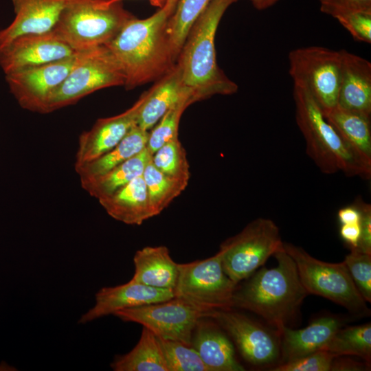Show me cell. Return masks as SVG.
Returning a JSON list of instances; mask_svg holds the SVG:
<instances>
[{
    "mask_svg": "<svg viewBox=\"0 0 371 371\" xmlns=\"http://www.w3.org/2000/svg\"><path fill=\"white\" fill-rule=\"evenodd\" d=\"M170 16L164 7L146 19L134 16L105 45L124 76L126 89L157 80L175 65L166 32Z\"/></svg>",
    "mask_w": 371,
    "mask_h": 371,
    "instance_id": "1",
    "label": "cell"
},
{
    "mask_svg": "<svg viewBox=\"0 0 371 371\" xmlns=\"http://www.w3.org/2000/svg\"><path fill=\"white\" fill-rule=\"evenodd\" d=\"M284 247V246H283ZM278 264L262 267L245 279L234 293L232 308L247 310L261 317L279 335L297 315L308 295L293 258L284 249L274 255Z\"/></svg>",
    "mask_w": 371,
    "mask_h": 371,
    "instance_id": "2",
    "label": "cell"
},
{
    "mask_svg": "<svg viewBox=\"0 0 371 371\" xmlns=\"http://www.w3.org/2000/svg\"><path fill=\"white\" fill-rule=\"evenodd\" d=\"M238 1L212 0L189 31L177 64L183 86L190 93L193 102L237 91V85L217 65L214 38L225 12Z\"/></svg>",
    "mask_w": 371,
    "mask_h": 371,
    "instance_id": "3",
    "label": "cell"
},
{
    "mask_svg": "<svg viewBox=\"0 0 371 371\" xmlns=\"http://www.w3.org/2000/svg\"><path fill=\"white\" fill-rule=\"evenodd\" d=\"M295 120L306 142V152L324 174L339 171L369 179L371 166L365 163L327 121L323 111L302 86L293 84Z\"/></svg>",
    "mask_w": 371,
    "mask_h": 371,
    "instance_id": "4",
    "label": "cell"
},
{
    "mask_svg": "<svg viewBox=\"0 0 371 371\" xmlns=\"http://www.w3.org/2000/svg\"><path fill=\"white\" fill-rule=\"evenodd\" d=\"M133 17L121 2L66 0L52 31L79 52L106 45Z\"/></svg>",
    "mask_w": 371,
    "mask_h": 371,
    "instance_id": "5",
    "label": "cell"
},
{
    "mask_svg": "<svg viewBox=\"0 0 371 371\" xmlns=\"http://www.w3.org/2000/svg\"><path fill=\"white\" fill-rule=\"evenodd\" d=\"M283 246L294 260L300 280L308 294L326 298L357 315L369 314L366 302L344 262H324L311 256L299 246L289 243H284Z\"/></svg>",
    "mask_w": 371,
    "mask_h": 371,
    "instance_id": "6",
    "label": "cell"
},
{
    "mask_svg": "<svg viewBox=\"0 0 371 371\" xmlns=\"http://www.w3.org/2000/svg\"><path fill=\"white\" fill-rule=\"evenodd\" d=\"M124 85V76L105 45L77 52L69 73L49 96L45 113L74 104L98 90Z\"/></svg>",
    "mask_w": 371,
    "mask_h": 371,
    "instance_id": "7",
    "label": "cell"
},
{
    "mask_svg": "<svg viewBox=\"0 0 371 371\" xmlns=\"http://www.w3.org/2000/svg\"><path fill=\"white\" fill-rule=\"evenodd\" d=\"M283 244L280 229L272 220L256 218L220 245L223 269L238 284L282 249Z\"/></svg>",
    "mask_w": 371,
    "mask_h": 371,
    "instance_id": "8",
    "label": "cell"
},
{
    "mask_svg": "<svg viewBox=\"0 0 371 371\" xmlns=\"http://www.w3.org/2000/svg\"><path fill=\"white\" fill-rule=\"evenodd\" d=\"M293 84L306 88L323 113L337 104L341 78V52L320 46L299 47L289 54Z\"/></svg>",
    "mask_w": 371,
    "mask_h": 371,
    "instance_id": "9",
    "label": "cell"
},
{
    "mask_svg": "<svg viewBox=\"0 0 371 371\" xmlns=\"http://www.w3.org/2000/svg\"><path fill=\"white\" fill-rule=\"evenodd\" d=\"M174 297L207 312L232 308L237 284L225 273L218 251L204 260L179 264Z\"/></svg>",
    "mask_w": 371,
    "mask_h": 371,
    "instance_id": "10",
    "label": "cell"
},
{
    "mask_svg": "<svg viewBox=\"0 0 371 371\" xmlns=\"http://www.w3.org/2000/svg\"><path fill=\"white\" fill-rule=\"evenodd\" d=\"M204 311L174 297L158 303L117 311L113 313L124 322L139 324L157 337L191 346L193 331L198 322L209 317Z\"/></svg>",
    "mask_w": 371,
    "mask_h": 371,
    "instance_id": "11",
    "label": "cell"
},
{
    "mask_svg": "<svg viewBox=\"0 0 371 371\" xmlns=\"http://www.w3.org/2000/svg\"><path fill=\"white\" fill-rule=\"evenodd\" d=\"M209 317L232 339L249 363L267 366L280 359V339L273 330H269L232 308L212 310Z\"/></svg>",
    "mask_w": 371,
    "mask_h": 371,
    "instance_id": "12",
    "label": "cell"
},
{
    "mask_svg": "<svg viewBox=\"0 0 371 371\" xmlns=\"http://www.w3.org/2000/svg\"><path fill=\"white\" fill-rule=\"evenodd\" d=\"M77 56L74 55L46 64L5 74L10 90L24 109L45 113L51 94L65 79Z\"/></svg>",
    "mask_w": 371,
    "mask_h": 371,
    "instance_id": "13",
    "label": "cell"
},
{
    "mask_svg": "<svg viewBox=\"0 0 371 371\" xmlns=\"http://www.w3.org/2000/svg\"><path fill=\"white\" fill-rule=\"evenodd\" d=\"M75 52L53 31L20 36L0 49L5 74L63 59Z\"/></svg>",
    "mask_w": 371,
    "mask_h": 371,
    "instance_id": "14",
    "label": "cell"
},
{
    "mask_svg": "<svg viewBox=\"0 0 371 371\" xmlns=\"http://www.w3.org/2000/svg\"><path fill=\"white\" fill-rule=\"evenodd\" d=\"M144 100L142 94L135 104L123 113L100 118L78 138L74 168L90 162L113 148L137 124Z\"/></svg>",
    "mask_w": 371,
    "mask_h": 371,
    "instance_id": "15",
    "label": "cell"
},
{
    "mask_svg": "<svg viewBox=\"0 0 371 371\" xmlns=\"http://www.w3.org/2000/svg\"><path fill=\"white\" fill-rule=\"evenodd\" d=\"M174 297L173 290L151 287L133 280L128 282L100 289L95 294L94 306L78 320L85 324L117 311L166 301Z\"/></svg>",
    "mask_w": 371,
    "mask_h": 371,
    "instance_id": "16",
    "label": "cell"
},
{
    "mask_svg": "<svg viewBox=\"0 0 371 371\" xmlns=\"http://www.w3.org/2000/svg\"><path fill=\"white\" fill-rule=\"evenodd\" d=\"M341 54L339 107L371 117V63L345 49Z\"/></svg>",
    "mask_w": 371,
    "mask_h": 371,
    "instance_id": "17",
    "label": "cell"
},
{
    "mask_svg": "<svg viewBox=\"0 0 371 371\" xmlns=\"http://www.w3.org/2000/svg\"><path fill=\"white\" fill-rule=\"evenodd\" d=\"M66 0H12L15 17L0 30V49L25 34L52 31Z\"/></svg>",
    "mask_w": 371,
    "mask_h": 371,
    "instance_id": "18",
    "label": "cell"
},
{
    "mask_svg": "<svg viewBox=\"0 0 371 371\" xmlns=\"http://www.w3.org/2000/svg\"><path fill=\"white\" fill-rule=\"evenodd\" d=\"M191 346L198 352L210 371H244L236 357L233 344L212 319L203 317L192 336Z\"/></svg>",
    "mask_w": 371,
    "mask_h": 371,
    "instance_id": "19",
    "label": "cell"
},
{
    "mask_svg": "<svg viewBox=\"0 0 371 371\" xmlns=\"http://www.w3.org/2000/svg\"><path fill=\"white\" fill-rule=\"evenodd\" d=\"M344 324L342 318L325 315L301 329L284 328L278 335L281 363L322 350L334 334L344 326Z\"/></svg>",
    "mask_w": 371,
    "mask_h": 371,
    "instance_id": "20",
    "label": "cell"
},
{
    "mask_svg": "<svg viewBox=\"0 0 371 371\" xmlns=\"http://www.w3.org/2000/svg\"><path fill=\"white\" fill-rule=\"evenodd\" d=\"M143 95L137 125L146 131H149L183 97L190 95L192 98L189 91L183 86L181 71L177 63Z\"/></svg>",
    "mask_w": 371,
    "mask_h": 371,
    "instance_id": "21",
    "label": "cell"
},
{
    "mask_svg": "<svg viewBox=\"0 0 371 371\" xmlns=\"http://www.w3.org/2000/svg\"><path fill=\"white\" fill-rule=\"evenodd\" d=\"M98 201L111 217L126 225H140L156 216L142 175Z\"/></svg>",
    "mask_w": 371,
    "mask_h": 371,
    "instance_id": "22",
    "label": "cell"
},
{
    "mask_svg": "<svg viewBox=\"0 0 371 371\" xmlns=\"http://www.w3.org/2000/svg\"><path fill=\"white\" fill-rule=\"evenodd\" d=\"M134 275L131 280L157 289L174 290L179 274V263L170 256L167 247L147 246L133 257Z\"/></svg>",
    "mask_w": 371,
    "mask_h": 371,
    "instance_id": "23",
    "label": "cell"
},
{
    "mask_svg": "<svg viewBox=\"0 0 371 371\" xmlns=\"http://www.w3.org/2000/svg\"><path fill=\"white\" fill-rule=\"evenodd\" d=\"M324 115L354 152L371 166V117L344 109L337 105Z\"/></svg>",
    "mask_w": 371,
    "mask_h": 371,
    "instance_id": "24",
    "label": "cell"
},
{
    "mask_svg": "<svg viewBox=\"0 0 371 371\" xmlns=\"http://www.w3.org/2000/svg\"><path fill=\"white\" fill-rule=\"evenodd\" d=\"M149 131L137 124L113 148L97 159L74 168L80 183L102 175L144 150L147 144Z\"/></svg>",
    "mask_w": 371,
    "mask_h": 371,
    "instance_id": "25",
    "label": "cell"
},
{
    "mask_svg": "<svg viewBox=\"0 0 371 371\" xmlns=\"http://www.w3.org/2000/svg\"><path fill=\"white\" fill-rule=\"evenodd\" d=\"M110 366L114 371H169L157 337L145 327L135 346L115 356Z\"/></svg>",
    "mask_w": 371,
    "mask_h": 371,
    "instance_id": "26",
    "label": "cell"
},
{
    "mask_svg": "<svg viewBox=\"0 0 371 371\" xmlns=\"http://www.w3.org/2000/svg\"><path fill=\"white\" fill-rule=\"evenodd\" d=\"M152 155L146 147L138 154L124 161L102 175L80 183L89 195L98 200L107 196L142 175Z\"/></svg>",
    "mask_w": 371,
    "mask_h": 371,
    "instance_id": "27",
    "label": "cell"
},
{
    "mask_svg": "<svg viewBox=\"0 0 371 371\" xmlns=\"http://www.w3.org/2000/svg\"><path fill=\"white\" fill-rule=\"evenodd\" d=\"M211 1H178L166 26L172 54L176 63L190 28Z\"/></svg>",
    "mask_w": 371,
    "mask_h": 371,
    "instance_id": "28",
    "label": "cell"
},
{
    "mask_svg": "<svg viewBox=\"0 0 371 371\" xmlns=\"http://www.w3.org/2000/svg\"><path fill=\"white\" fill-rule=\"evenodd\" d=\"M335 357L357 356L370 365L371 324L341 327L322 349Z\"/></svg>",
    "mask_w": 371,
    "mask_h": 371,
    "instance_id": "29",
    "label": "cell"
},
{
    "mask_svg": "<svg viewBox=\"0 0 371 371\" xmlns=\"http://www.w3.org/2000/svg\"><path fill=\"white\" fill-rule=\"evenodd\" d=\"M142 177L147 189L150 204L156 216L180 195L188 183L160 172L153 164L151 158L145 166Z\"/></svg>",
    "mask_w": 371,
    "mask_h": 371,
    "instance_id": "30",
    "label": "cell"
},
{
    "mask_svg": "<svg viewBox=\"0 0 371 371\" xmlns=\"http://www.w3.org/2000/svg\"><path fill=\"white\" fill-rule=\"evenodd\" d=\"M154 166L164 175L186 182L190 179V168L186 152L179 138L170 141L152 155Z\"/></svg>",
    "mask_w": 371,
    "mask_h": 371,
    "instance_id": "31",
    "label": "cell"
},
{
    "mask_svg": "<svg viewBox=\"0 0 371 371\" xmlns=\"http://www.w3.org/2000/svg\"><path fill=\"white\" fill-rule=\"evenodd\" d=\"M192 103L190 95L183 97L152 128L146 146L152 155L164 144L178 138L179 124L182 113Z\"/></svg>",
    "mask_w": 371,
    "mask_h": 371,
    "instance_id": "32",
    "label": "cell"
},
{
    "mask_svg": "<svg viewBox=\"0 0 371 371\" xmlns=\"http://www.w3.org/2000/svg\"><path fill=\"white\" fill-rule=\"evenodd\" d=\"M157 338L169 371H210L191 346L177 341Z\"/></svg>",
    "mask_w": 371,
    "mask_h": 371,
    "instance_id": "33",
    "label": "cell"
},
{
    "mask_svg": "<svg viewBox=\"0 0 371 371\" xmlns=\"http://www.w3.org/2000/svg\"><path fill=\"white\" fill-rule=\"evenodd\" d=\"M350 249V252L346 256L344 262L363 300L371 302V254L356 248Z\"/></svg>",
    "mask_w": 371,
    "mask_h": 371,
    "instance_id": "34",
    "label": "cell"
},
{
    "mask_svg": "<svg viewBox=\"0 0 371 371\" xmlns=\"http://www.w3.org/2000/svg\"><path fill=\"white\" fill-rule=\"evenodd\" d=\"M331 352L320 350L302 357L278 364L273 371H329L333 359Z\"/></svg>",
    "mask_w": 371,
    "mask_h": 371,
    "instance_id": "35",
    "label": "cell"
},
{
    "mask_svg": "<svg viewBox=\"0 0 371 371\" xmlns=\"http://www.w3.org/2000/svg\"><path fill=\"white\" fill-rule=\"evenodd\" d=\"M339 23L359 42L371 43V12H357L337 17Z\"/></svg>",
    "mask_w": 371,
    "mask_h": 371,
    "instance_id": "36",
    "label": "cell"
},
{
    "mask_svg": "<svg viewBox=\"0 0 371 371\" xmlns=\"http://www.w3.org/2000/svg\"><path fill=\"white\" fill-rule=\"evenodd\" d=\"M320 10L333 18L357 12H371V0H318Z\"/></svg>",
    "mask_w": 371,
    "mask_h": 371,
    "instance_id": "37",
    "label": "cell"
},
{
    "mask_svg": "<svg viewBox=\"0 0 371 371\" xmlns=\"http://www.w3.org/2000/svg\"><path fill=\"white\" fill-rule=\"evenodd\" d=\"M361 211V235L356 247L358 250L371 254V206L362 201L357 203Z\"/></svg>",
    "mask_w": 371,
    "mask_h": 371,
    "instance_id": "38",
    "label": "cell"
},
{
    "mask_svg": "<svg viewBox=\"0 0 371 371\" xmlns=\"http://www.w3.org/2000/svg\"><path fill=\"white\" fill-rule=\"evenodd\" d=\"M339 234L350 248H356L361 235L360 223L341 225Z\"/></svg>",
    "mask_w": 371,
    "mask_h": 371,
    "instance_id": "39",
    "label": "cell"
},
{
    "mask_svg": "<svg viewBox=\"0 0 371 371\" xmlns=\"http://www.w3.org/2000/svg\"><path fill=\"white\" fill-rule=\"evenodd\" d=\"M370 364L367 363H360L352 359L336 357L333 359L330 370L344 371V370H365L370 368Z\"/></svg>",
    "mask_w": 371,
    "mask_h": 371,
    "instance_id": "40",
    "label": "cell"
},
{
    "mask_svg": "<svg viewBox=\"0 0 371 371\" xmlns=\"http://www.w3.org/2000/svg\"><path fill=\"white\" fill-rule=\"evenodd\" d=\"M361 216V211L357 203L341 208L337 214L341 225L359 223Z\"/></svg>",
    "mask_w": 371,
    "mask_h": 371,
    "instance_id": "41",
    "label": "cell"
},
{
    "mask_svg": "<svg viewBox=\"0 0 371 371\" xmlns=\"http://www.w3.org/2000/svg\"><path fill=\"white\" fill-rule=\"evenodd\" d=\"M254 7L258 10H264L274 5L281 0H250Z\"/></svg>",
    "mask_w": 371,
    "mask_h": 371,
    "instance_id": "42",
    "label": "cell"
},
{
    "mask_svg": "<svg viewBox=\"0 0 371 371\" xmlns=\"http://www.w3.org/2000/svg\"><path fill=\"white\" fill-rule=\"evenodd\" d=\"M178 1L179 0H168L164 5V8L167 10L170 16L173 13Z\"/></svg>",
    "mask_w": 371,
    "mask_h": 371,
    "instance_id": "43",
    "label": "cell"
},
{
    "mask_svg": "<svg viewBox=\"0 0 371 371\" xmlns=\"http://www.w3.org/2000/svg\"><path fill=\"white\" fill-rule=\"evenodd\" d=\"M168 0H149L150 4L153 6L157 7L159 9L164 7Z\"/></svg>",
    "mask_w": 371,
    "mask_h": 371,
    "instance_id": "44",
    "label": "cell"
},
{
    "mask_svg": "<svg viewBox=\"0 0 371 371\" xmlns=\"http://www.w3.org/2000/svg\"><path fill=\"white\" fill-rule=\"evenodd\" d=\"M122 0H111V2H122Z\"/></svg>",
    "mask_w": 371,
    "mask_h": 371,
    "instance_id": "45",
    "label": "cell"
}]
</instances>
